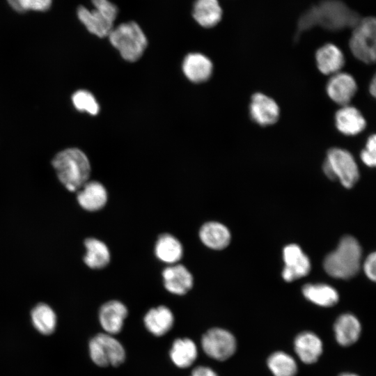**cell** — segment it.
<instances>
[{"instance_id": "cell-1", "label": "cell", "mask_w": 376, "mask_h": 376, "mask_svg": "<svg viewBox=\"0 0 376 376\" xmlns=\"http://www.w3.org/2000/svg\"><path fill=\"white\" fill-rule=\"evenodd\" d=\"M52 165L58 180L68 191H77L88 181L90 162L78 148H67L59 152L54 157Z\"/></svg>"}, {"instance_id": "cell-2", "label": "cell", "mask_w": 376, "mask_h": 376, "mask_svg": "<svg viewBox=\"0 0 376 376\" xmlns=\"http://www.w3.org/2000/svg\"><path fill=\"white\" fill-rule=\"evenodd\" d=\"M361 253L359 242L354 237L345 236L340 240L336 249L324 258V269L332 277L351 279L359 270Z\"/></svg>"}, {"instance_id": "cell-3", "label": "cell", "mask_w": 376, "mask_h": 376, "mask_svg": "<svg viewBox=\"0 0 376 376\" xmlns=\"http://www.w3.org/2000/svg\"><path fill=\"white\" fill-rule=\"evenodd\" d=\"M108 37L121 56L130 62L139 59L148 45L146 34L140 26L133 21L113 27Z\"/></svg>"}, {"instance_id": "cell-4", "label": "cell", "mask_w": 376, "mask_h": 376, "mask_svg": "<svg viewBox=\"0 0 376 376\" xmlns=\"http://www.w3.org/2000/svg\"><path fill=\"white\" fill-rule=\"evenodd\" d=\"M93 9L80 6L77 10L79 21L91 33L100 38L108 36L118 14V7L109 0H91Z\"/></svg>"}, {"instance_id": "cell-5", "label": "cell", "mask_w": 376, "mask_h": 376, "mask_svg": "<svg viewBox=\"0 0 376 376\" xmlns=\"http://www.w3.org/2000/svg\"><path fill=\"white\" fill-rule=\"evenodd\" d=\"M322 169L330 180L338 178L341 185L348 189L352 187L359 178L358 166L354 157L343 148L329 149Z\"/></svg>"}, {"instance_id": "cell-6", "label": "cell", "mask_w": 376, "mask_h": 376, "mask_svg": "<svg viewBox=\"0 0 376 376\" xmlns=\"http://www.w3.org/2000/svg\"><path fill=\"white\" fill-rule=\"evenodd\" d=\"M88 352L92 361L100 367H116L125 359V351L122 344L107 333L98 334L91 338Z\"/></svg>"}, {"instance_id": "cell-7", "label": "cell", "mask_w": 376, "mask_h": 376, "mask_svg": "<svg viewBox=\"0 0 376 376\" xmlns=\"http://www.w3.org/2000/svg\"><path fill=\"white\" fill-rule=\"evenodd\" d=\"M376 19L367 17L355 26L349 40V47L354 57L365 63H373L376 56Z\"/></svg>"}, {"instance_id": "cell-8", "label": "cell", "mask_w": 376, "mask_h": 376, "mask_svg": "<svg viewBox=\"0 0 376 376\" xmlns=\"http://www.w3.org/2000/svg\"><path fill=\"white\" fill-rule=\"evenodd\" d=\"M201 346L208 357L215 360L225 361L235 353L237 345L234 336L228 331L212 328L203 334Z\"/></svg>"}, {"instance_id": "cell-9", "label": "cell", "mask_w": 376, "mask_h": 376, "mask_svg": "<svg viewBox=\"0 0 376 376\" xmlns=\"http://www.w3.org/2000/svg\"><path fill=\"white\" fill-rule=\"evenodd\" d=\"M283 258L285 263L282 277L285 281H293L308 274L311 269L309 258L295 244L283 249Z\"/></svg>"}, {"instance_id": "cell-10", "label": "cell", "mask_w": 376, "mask_h": 376, "mask_svg": "<svg viewBox=\"0 0 376 376\" xmlns=\"http://www.w3.org/2000/svg\"><path fill=\"white\" fill-rule=\"evenodd\" d=\"M162 276L165 289L175 295H186L194 285L193 275L180 263L167 266L163 269Z\"/></svg>"}, {"instance_id": "cell-11", "label": "cell", "mask_w": 376, "mask_h": 376, "mask_svg": "<svg viewBox=\"0 0 376 376\" xmlns=\"http://www.w3.org/2000/svg\"><path fill=\"white\" fill-rule=\"evenodd\" d=\"M249 113L255 123L261 126H267L274 124L279 120L280 110L272 97L261 93H256L251 99Z\"/></svg>"}, {"instance_id": "cell-12", "label": "cell", "mask_w": 376, "mask_h": 376, "mask_svg": "<svg viewBox=\"0 0 376 376\" xmlns=\"http://www.w3.org/2000/svg\"><path fill=\"white\" fill-rule=\"evenodd\" d=\"M127 315V308L123 303L110 300L100 308L98 318L105 333L113 335L120 332Z\"/></svg>"}, {"instance_id": "cell-13", "label": "cell", "mask_w": 376, "mask_h": 376, "mask_svg": "<svg viewBox=\"0 0 376 376\" xmlns=\"http://www.w3.org/2000/svg\"><path fill=\"white\" fill-rule=\"evenodd\" d=\"M357 85L354 77L346 72H339L331 75L327 84V93L335 103L345 106L354 96Z\"/></svg>"}, {"instance_id": "cell-14", "label": "cell", "mask_w": 376, "mask_h": 376, "mask_svg": "<svg viewBox=\"0 0 376 376\" xmlns=\"http://www.w3.org/2000/svg\"><path fill=\"white\" fill-rule=\"evenodd\" d=\"M77 199L79 205L88 212L102 210L108 201L104 186L97 181H88L78 191Z\"/></svg>"}, {"instance_id": "cell-15", "label": "cell", "mask_w": 376, "mask_h": 376, "mask_svg": "<svg viewBox=\"0 0 376 376\" xmlns=\"http://www.w3.org/2000/svg\"><path fill=\"white\" fill-rule=\"evenodd\" d=\"M201 242L206 247L213 250H222L226 248L231 240L228 228L217 221H207L203 224L198 232Z\"/></svg>"}, {"instance_id": "cell-16", "label": "cell", "mask_w": 376, "mask_h": 376, "mask_svg": "<svg viewBox=\"0 0 376 376\" xmlns=\"http://www.w3.org/2000/svg\"><path fill=\"white\" fill-rule=\"evenodd\" d=\"M315 61L318 70L326 75L340 72L345 64L343 52L332 43L324 44L316 51Z\"/></svg>"}, {"instance_id": "cell-17", "label": "cell", "mask_w": 376, "mask_h": 376, "mask_svg": "<svg viewBox=\"0 0 376 376\" xmlns=\"http://www.w3.org/2000/svg\"><path fill=\"white\" fill-rule=\"evenodd\" d=\"M335 123L338 130L347 136H354L361 133L366 126V119L355 107L345 105L337 111Z\"/></svg>"}, {"instance_id": "cell-18", "label": "cell", "mask_w": 376, "mask_h": 376, "mask_svg": "<svg viewBox=\"0 0 376 376\" xmlns=\"http://www.w3.org/2000/svg\"><path fill=\"white\" fill-rule=\"evenodd\" d=\"M191 14L201 26L210 29L221 22L223 10L219 0H195Z\"/></svg>"}, {"instance_id": "cell-19", "label": "cell", "mask_w": 376, "mask_h": 376, "mask_svg": "<svg viewBox=\"0 0 376 376\" xmlns=\"http://www.w3.org/2000/svg\"><path fill=\"white\" fill-rule=\"evenodd\" d=\"M143 322L149 332L155 336H162L173 326L174 316L166 306H158L150 309L144 316Z\"/></svg>"}, {"instance_id": "cell-20", "label": "cell", "mask_w": 376, "mask_h": 376, "mask_svg": "<svg viewBox=\"0 0 376 376\" xmlns=\"http://www.w3.org/2000/svg\"><path fill=\"white\" fill-rule=\"evenodd\" d=\"M154 253L161 262L169 265L178 263L183 256L180 240L170 233L160 235L155 244Z\"/></svg>"}, {"instance_id": "cell-21", "label": "cell", "mask_w": 376, "mask_h": 376, "mask_svg": "<svg viewBox=\"0 0 376 376\" xmlns=\"http://www.w3.org/2000/svg\"><path fill=\"white\" fill-rule=\"evenodd\" d=\"M212 63L200 53L189 54L184 59L182 70L191 81L200 83L207 80L212 72Z\"/></svg>"}, {"instance_id": "cell-22", "label": "cell", "mask_w": 376, "mask_h": 376, "mask_svg": "<svg viewBox=\"0 0 376 376\" xmlns=\"http://www.w3.org/2000/svg\"><path fill=\"white\" fill-rule=\"evenodd\" d=\"M295 350L301 361L311 364L316 362L321 355L322 343L314 333L304 331L296 337Z\"/></svg>"}, {"instance_id": "cell-23", "label": "cell", "mask_w": 376, "mask_h": 376, "mask_svg": "<svg viewBox=\"0 0 376 376\" xmlns=\"http://www.w3.org/2000/svg\"><path fill=\"white\" fill-rule=\"evenodd\" d=\"M337 342L342 346H349L357 341L361 334V324L353 315L346 313L338 318L334 324Z\"/></svg>"}, {"instance_id": "cell-24", "label": "cell", "mask_w": 376, "mask_h": 376, "mask_svg": "<svg viewBox=\"0 0 376 376\" xmlns=\"http://www.w3.org/2000/svg\"><path fill=\"white\" fill-rule=\"evenodd\" d=\"M86 253L85 264L93 269H101L107 267L111 260V253L107 244L102 241L88 237L84 241Z\"/></svg>"}, {"instance_id": "cell-25", "label": "cell", "mask_w": 376, "mask_h": 376, "mask_svg": "<svg viewBox=\"0 0 376 376\" xmlns=\"http://www.w3.org/2000/svg\"><path fill=\"white\" fill-rule=\"evenodd\" d=\"M31 321L35 329L44 336L52 334L57 326L56 313L50 306L42 302L31 309Z\"/></svg>"}, {"instance_id": "cell-26", "label": "cell", "mask_w": 376, "mask_h": 376, "mask_svg": "<svg viewBox=\"0 0 376 376\" xmlns=\"http://www.w3.org/2000/svg\"><path fill=\"white\" fill-rule=\"evenodd\" d=\"M197 356V347L192 340L187 338H178L173 343L170 357L178 368L189 367L196 361Z\"/></svg>"}, {"instance_id": "cell-27", "label": "cell", "mask_w": 376, "mask_h": 376, "mask_svg": "<svg viewBox=\"0 0 376 376\" xmlns=\"http://www.w3.org/2000/svg\"><path fill=\"white\" fill-rule=\"evenodd\" d=\"M302 292L308 300L324 307L335 305L339 298L337 291L326 284H306L303 286Z\"/></svg>"}, {"instance_id": "cell-28", "label": "cell", "mask_w": 376, "mask_h": 376, "mask_svg": "<svg viewBox=\"0 0 376 376\" xmlns=\"http://www.w3.org/2000/svg\"><path fill=\"white\" fill-rule=\"evenodd\" d=\"M267 366L274 376H295L297 372L294 359L283 352L272 354L267 359Z\"/></svg>"}, {"instance_id": "cell-29", "label": "cell", "mask_w": 376, "mask_h": 376, "mask_svg": "<svg viewBox=\"0 0 376 376\" xmlns=\"http://www.w3.org/2000/svg\"><path fill=\"white\" fill-rule=\"evenodd\" d=\"M74 107L79 111H85L96 115L99 111L98 103L93 95L86 90H79L72 96Z\"/></svg>"}, {"instance_id": "cell-30", "label": "cell", "mask_w": 376, "mask_h": 376, "mask_svg": "<svg viewBox=\"0 0 376 376\" xmlns=\"http://www.w3.org/2000/svg\"><path fill=\"white\" fill-rule=\"evenodd\" d=\"M10 7L18 13L28 10L46 11L52 6V0H7Z\"/></svg>"}, {"instance_id": "cell-31", "label": "cell", "mask_w": 376, "mask_h": 376, "mask_svg": "<svg viewBox=\"0 0 376 376\" xmlns=\"http://www.w3.org/2000/svg\"><path fill=\"white\" fill-rule=\"evenodd\" d=\"M366 148L361 152V159L368 167H374L376 164V136L370 135L367 139Z\"/></svg>"}, {"instance_id": "cell-32", "label": "cell", "mask_w": 376, "mask_h": 376, "mask_svg": "<svg viewBox=\"0 0 376 376\" xmlns=\"http://www.w3.org/2000/svg\"><path fill=\"white\" fill-rule=\"evenodd\" d=\"M363 270L367 277L375 281L376 279V254L375 252L371 253L366 258L363 264Z\"/></svg>"}, {"instance_id": "cell-33", "label": "cell", "mask_w": 376, "mask_h": 376, "mask_svg": "<svg viewBox=\"0 0 376 376\" xmlns=\"http://www.w3.org/2000/svg\"><path fill=\"white\" fill-rule=\"evenodd\" d=\"M190 376H218L217 374L209 367L198 366L195 368Z\"/></svg>"}, {"instance_id": "cell-34", "label": "cell", "mask_w": 376, "mask_h": 376, "mask_svg": "<svg viewBox=\"0 0 376 376\" xmlns=\"http://www.w3.org/2000/svg\"><path fill=\"white\" fill-rule=\"evenodd\" d=\"M369 92L373 97L375 96V93H376V80H375V77L373 78L372 81L370 84Z\"/></svg>"}, {"instance_id": "cell-35", "label": "cell", "mask_w": 376, "mask_h": 376, "mask_svg": "<svg viewBox=\"0 0 376 376\" xmlns=\"http://www.w3.org/2000/svg\"><path fill=\"white\" fill-rule=\"evenodd\" d=\"M339 376H358V375H354L353 373H343V374L340 375Z\"/></svg>"}]
</instances>
